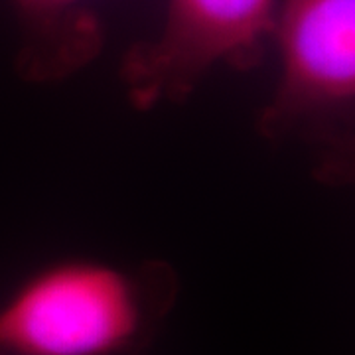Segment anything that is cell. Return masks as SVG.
Instances as JSON below:
<instances>
[{
    "instance_id": "1",
    "label": "cell",
    "mask_w": 355,
    "mask_h": 355,
    "mask_svg": "<svg viewBox=\"0 0 355 355\" xmlns=\"http://www.w3.org/2000/svg\"><path fill=\"white\" fill-rule=\"evenodd\" d=\"M176 291L162 261L40 266L0 304V355H125L148 340Z\"/></svg>"
},
{
    "instance_id": "2",
    "label": "cell",
    "mask_w": 355,
    "mask_h": 355,
    "mask_svg": "<svg viewBox=\"0 0 355 355\" xmlns=\"http://www.w3.org/2000/svg\"><path fill=\"white\" fill-rule=\"evenodd\" d=\"M279 79L257 119L270 142H302L330 184L354 174L355 0H279Z\"/></svg>"
},
{
    "instance_id": "3",
    "label": "cell",
    "mask_w": 355,
    "mask_h": 355,
    "mask_svg": "<svg viewBox=\"0 0 355 355\" xmlns=\"http://www.w3.org/2000/svg\"><path fill=\"white\" fill-rule=\"evenodd\" d=\"M279 0H166L156 36L121 62L127 99L139 111L184 103L219 65L247 71L263 62Z\"/></svg>"
},
{
    "instance_id": "4",
    "label": "cell",
    "mask_w": 355,
    "mask_h": 355,
    "mask_svg": "<svg viewBox=\"0 0 355 355\" xmlns=\"http://www.w3.org/2000/svg\"><path fill=\"white\" fill-rule=\"evenodd\" d=\"M93 0H10L20 32L16 67L32 83H53L87 67L105 32Z\"/></svg>"
}]
</instances>
